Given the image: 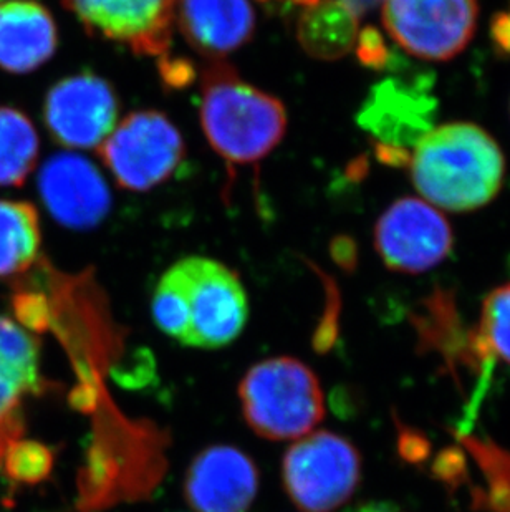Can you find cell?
<instances>
[{"label": "cell", "mask_w": 510, "mask_h": 512, "mask_svg": "<svg viewBox=\"0 0 510 512\" xmlns=\"http://www.w3.org/2000/svg\"><path fill=\"white\" fill-rule=\"evenodd\" d=\"M151 312L159 329L186 347L219 348L239 337L249 305L236 272L193 256L164 272L154 289Z\"/></svg>", "instance_id": "obj_1"}, {"label": "cell", "mask_w": 510, "mask_h": 512, "mask_svg": "<svg viewBox=\"0 0 510 512\" xmlns=\"http://www.w3.org/2000/svg\"><path fill=\"white\" fill-rule=\"evenodd\" d=\"M55 456L49 446L39 441H14L5 451L2 468L10 479L17 483L37 484L49 478Z\"/></svg>", "instance_id": "obj_21"}, {"label": "cell", "mask_w": 510, "mask_h": 512, "mask_svg": "<svg viewBox=\"0 0 510 512\" xmlns=\"http://www.w3.org/2000/svg\"><path fill=\"white\" fill-rule=\"evenodd\" d=\"M39 214L30 203L0 201V277L29 271L39 259Z\"/></svg>", "instance_id": "obj_18"}, {"label": "cell", "mask_w": 510, "mask_h": 512, "mask_svg": "<svg viewBox=\"0 0 510 512\" xmlns=\"http://www.w3.org/2000/svg\"><path fill=\"white\" fill-rule=\"evenodd\" d=\"M176 20L186 42L214 62L244 47L255 30L249 0H179Z\"/></svg>", "instance_id": "obj_15"}, {"label": "cell", "mask_w": 510, "mask_h": 512, "mask_svg": "<svg viewBox=\"0 0 510 512\" xmlns=\"http://www.w3.org/2000/svg\"><path fill=\"white\" fill-rule=\"evenodd\" d=\"M491 40L497 54L510 58V10L494 15L491 22Z\"/></svg>", "instance_id": "obj_24"}, {"label": "cell", "mask_w": 510, "mask_h": 512, "mask_svg": "<svg viewBox=\"0 0 510 512\" xmlns=\"http://www.w3.org/2000/svg\"><path fill=\"white\" fill-rule=\"evenodd\" d=\"M409 165L419 193L453 213L491 203L506 176L501 146L472 123H448L429 131L416 145Z\"/></svg>", "instance_id": "obj_2"}, {"label": "cell", "mask_w": 510, "mask_h": 512, "mask_svg": "<svg viewBox=\"0 0 510 512\" xmlns=\"http://www.w3.org/2000/svg\"><path fill=\"white\" fill-rule=\"evenodd\" d=\"M472 343H477L479 357L497 358L510 365V284L487 295Z\"/></svg>", "instance_id": "obj_20"}, {"label": "cell", "mask_w": 510, "mask_h": 512, "mask_svg": "<svg viewBox=\"0 0 510 512\" xmlns=\"http://www.w3.org/2000/svg\"><path fill=\"white\" fill-rule=\"evenodd\" d=\"M284 484L302 512H333L357 491L361 459L342 436L318 431L297 441L284 458Z\"/></svg>", "instance_id": "obj_6"}, {"label": "cell", "mask_w": 510, "mask_h": 512, "mask_svg": "<svg viewBox=\"0 0 510 512\" xmlns=\"http://www.w3.org/2000/svg\"><path fill=\"white\" fill-rule=\"evenodd\" d=\"M92 35L166 58L178 0H62Z\"/></svg>", "instance_id": "obj_10"}, {"label": "cell", "mask_w": 510, "mask_h": 512, "mask_svg": "<svg viewBox=\"0 0 510 512\" xmlns=\"http://www.w3.org/2000/svg\"><path fill=\"white\" fill-rule=\"evenodd\" d=\"M184 153L178 128L168 116L153 110L130 113L98 146V155L116 183L136 193L168 181Z\"/></svg>", "instance_id": "obj_5"}, {"label": "cell", "mask_w": 510, "mask_h": 512, "mask_svg": "<svg viewBox=\"0 0 510 512\" xmlns=\"http://www.w3.org/2000/svg\"><path fill=\"white\" fill-rule=\"evenodd\" d=\"M15 317L20 324L35 332H45L52 324L49 297L37 290H20L12 299Z\"/></svg>", "instance_id": "obj_22"}, {"label": "cell", "mask_w": 510, "mask_h": 512, "mask_svg": "<svg viewBox=\"0 0 510 512\" xmlns=\"http://www.w3.org/2000/svg\"><path fill=\"white\" fill-rule=\"evenodd\" d=\"M358 17L342 0H320L300 15L297 39L310 57L337 60L357 44Z\"/></svg>", "instance_id": "obj_17"}, {"label": "cell", "mask_w": 510, "mask_h": 512, "mask_svg": "<svg viewBox=\"0 0 510 512\" xmlns=\"http://www.w3.org/2000/svg\"><path fill=\"white\" fill-rule=\"evenodd\" d=\"M257 488L259 473L246 453L232 446H211L189 468L186 499L196 512H246Z\"/></svg>", "instance_id": "obj_13"}, {"label": "cell", "mask_w": 510, "mask_h": 512, "mask_svg": "<svg viewBox=\"0 0 510 512\" xmlns=\"http://www.w3.org/2000/svg\"><path fill=\"white\" fill-rule=\"evenodd\" d=\"M39 158L32 121L14 108L0 107V186H20Z\"/></svg>", "instance_id": "obj_19"}, {"label": "cell", "mask_w": 510, "mask_h": 512, "mask_svg": "<svg viewBox=\"0 0 510 512\" xmlns=\"http://www.w3.org/2000/svg\"><path fill=\"white\" fill-rule=\"evenodd\" d=\"M57 50V25L44 5L34 0L0 4V67L29 73Z\"/></svg>", "instance_id": "obj_16"}, {"label": "cell", "mask_w": 510, "mask_h": 512, "mask_svg": "<svg viewBox=\"0 0 510 512\" xmlns=\"http://www.w3.org/2000/svg\"><path fill=\"white\" fill-rule=\"evenodd\" d=\"M39 191L52 218L70 229H93L110 213L105 178L92 161L75 153H58L45 161Z\"/></svg>", "instance_id": "obj_12"}, {"label": "cell", "mask_w": 510, "mask_h": 512, "mask_svg": "<svg viewBox=\"0 0 510 512\" xmlns=\"http://www.w3.org/2000/svg\"><path fill=\"white\" fill-rule=\"evenodd\" d=\"M242 411L252 430L272 441L297 440L325 416L315 373L295 358H269L242 378Z\"/></svg>", "instance_id": "obj_4"}, {"label": "cell", "mask_w": 510, "mask_h": 512, "mask_svg": "<svg viewBox=\"0 0 510 512\" xmlns=\"http://www.w3.org/2000/svg\"><path fill=\"white\" fill-rule=\"evenodd\" d=\"M120 102L110 83L93 73L63 78L45 98L44 118L53 140L92 150L113 133Z\"/></svg>", "instance_id": "obj_9"}, {"label": "cell", "mask_w": 510, "mask_h": 512, "mask_svg": "<svg viewBox=\"0 0 510 512\" xmlns=\"http://www.w3.org/2000/svg\"><path fill=\"white\" fill-rule=\"evenodd\" d=\"M332 257L338 266L352 271L357 266V244L347 236L335 237L332 242Z\"/></svg>", "instance_id": "obj_26"}, {"label": "cell", "mask_w": 510, "mask_h": 512, "mask_svg": "<svg viewBox=\"0 0 510 512\" xmlns=\"http://www.w3.org/2000/svg\"><path fill=\"white\" fill-rule=\"evenodd\" d=\"M260 2H270V0H260ZM292 4L305 5V7H312V5L318 4L320 0H289Z\"/></svg>", "instance_id": "obj_29"}, {"label": "cell", "mask_w": 510, "mask_h": 512, "mask_svg": "<svg viewBox=\"0 0 510 512\" xmlns=\"http://www.w3.org/2000/svg\"><path fill=\"white\" fill-rule=\"evenodd\" d=\"M477 14V0H385L383 24L401 49L439 62L466 49Z\"/></svg>", "instance_id": "obj_7"}, {"label": "cell", "mask_w": 510, "mask_h": 512, "mask_svg": "<svg viewBox=\"0 0 510 512\" xmlns=\"http://www.w3.org/2000/svg\"><path fill=\"white\" fill-rule=\"evenodd\" d=\"M453 241L443 214L421 199L396 201L376 223V251L386 267L403 274H421L438 266L449 256Z\"/></svg>", "instance_id": "obj_8"}, {"label": "cell", "mask_w": 510, "mask_h": 512, "mask_svg": "<svg viewBox=\"0 0 510 512\" xmlns=\"http://www.w3.org/2000/svg\"><path fill=\"white\" fill-rule=\"evenodd\" d=\"M201 125L212 150L227 165H257L287 130L279 98L252 87L227 63L216 60L204 70Z\"/></svg>", "instance_id": "obj_3"}, {"label": "cell", "mask_w": 510, "mask_h": 512, "mask_svg": "<svg viewBox=\"0 0 510 512\" xmlns=\"http://www.w3.org/2000/svg\"><path fill=\"white\" fill-rule=\"evenodd\" d=\"M39 387V342L0 315V464L7 448L24 435L22 401Z\"/></svg>", "instance_id": "obj_14"}, {"label": "cell", "mask_w": 510, "mask_h": 512, "mask_svg": "<svg viewBox=\"0 0 510 512\" xmlns=\"http://www.w3.org/2000/svg\"><path fill=\"white\" fill-rule=\"evenodd\" d=\"M161 73L164 82L169 83L171 87H184L194 77L193 68L188 62L169 58H161Z\"/></svg>", "instance_id": "obj_25"}, {"label": "cell", "mask_w": 510, "mask_h": 512, "mask_svg": "<svg viewBox=\"0 0 510 512\" xmlns=\"http://www.w3.org/2000/svg\"><path fill=\"white\" fill-rule=\"evenodd\" d=\"M433 78L426 73L390 77L371 88L357 115L358 125L376 143L406 148L418 145L433 130L438 100L431 97Z\"/></svg>", "instance_id": "obj_11"}, {"label": "cell", "mask_w": 510, "mask_h": 512, "mask_svg": "<svg viewBox=\"0 0 510 512\" xmlns=\"http://www.w3.org/2000/svg\"><path fill=\"white\" fill-rule=\"evenodd\" d=\"M375 156L383 165L395 166V168H403V166L411 163V153L406 148L400 146L383 145V143H375Z\"/></svg>", "instance_id": "obj_27"}, {"label": "cell", "mask_w": 510, "mask_h": 512, "mask_svg": "<svg viewBox=\"0 0 510 512\" xmlns=\"http://www.w3.org/2000/svg\"><path fill=\"white\" fill-rule=\"evenodd\" d=\"M357 57L365 67L385 70L390 67L393 54L386 47L385 37L375 27H365L358 32Z\"/></svg>", "instance_id": "obj_23"}, {"label": "cell", "mask_w": 510, "mask_h": 512, "mask_svg": "<svg viewBox=\"0 0 510 512\" xmlns=\"http://www.w3.org/2000/svg\"><path fill=\"white\" fill-rule=\"evenodd\" d=\"M342 2L360 19L361 15H365L366 12L375 9L381 0H342Z\"/></svg>", "instance_id": "obj_28"}]
</instances>
